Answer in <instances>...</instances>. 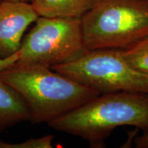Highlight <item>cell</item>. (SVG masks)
<instances>
[{"instance_id":"cell-1","label":"cell","mask_w":148,"mask_h":148,"mask_svg":"<svg viewBox=\"0 0 148 148\" xmlns=\"http://www.w3.org/2000/svg\"><path fill=\"white\" fill-rule=\"evenodd\" d=\"M55 130L79 136L92 148H103L116 127L134 126L148 132V94L101 93L47 123Z\"/></svg>"},{"instance_id":"cell-2","label":"cell","mask_w":148,"mask_h":148,"mask_svg":"<svg viewBox=\"0 0 148 148\" xmlns=\"http://www.w3.org/2000/svg\"><path fill=\"white\" fill-rule=\"evenodd\" d=\"M0 77L23 97L33 124L49 123L101 94L41 65L14 64Z\"/></svg>"},{"instance_id":"cell-3","label":"cell","mask_w":148,"mask_h":148,"mask_svg":"<svg viewBox=\"0 0 148 148\" xmlns=\"http://www.w3.org/2000/svg\"><path fill=\"white\" fill-rule=\"evenodd\" d=\"M81 25L88 50L125 49L148 38V1L96 0Z\"/></svg>"},{"instance_id":"cell-4","label":"cell","mask_w":148,"mask_h":148,"mask_svg":"<svg viewBox=\"0 0 148 148\" xmlns=\"http://www.w3.org/2000/svg\"><path fill=\"white\" fill-rule=\"evenodd\" d=\"M51 69L99 93L148 94V75L131 65L119 49H87L75 60Z\"/></svg>"},{"instance_id":"cell-5","label":"cell","mask_w":148,"mask_h":148,"mask_svg":"<svg viewBox=\"0 0 148 148\" xmlns=\"http://www.w3.org/2000/svg\"><path fill=\"white\" fill-rule=\"evenodd\" d=\"M23 38L15 65L47 67L71 62L87 50L81 18L38 16Z\"/></svg>"},{"instance_id":"cell-6","label":"cell","mask_w":148,"mask_h":148,"mask_svg":"<svg viewBox=\"0 0 148 148\" xmlns=\"http://www.w3.org/2000/svg\"><path fill=\"white\" fill-rule=\"evenodd\" d=\"M38 16L29 2L3 0L0 3V58L19 51L24 33Z\"/></svg>"},{"instance_id":"cell-7","label":"cell","mask_w":148,"mask_h":148,"mask_svg":"<svg viewBox=\"0 0 148 148\" xmlns=\"http://www.w3.org/2000/svg\"><path fill=\"white\" fill-rule=\"evenodd\" d=\"M29 119V110L23 97L0 77V132Z\"/></svg>"},{"instance_id":"cell-8","label":"cell","mask_w":148,"mask_h":148,"mask_svg":"<svg viewBox=\"0 0 148 148\" xmlns=\"http://www.w3.org/2000/svg\"><path fill=\"white\" fill-rule=\"evenodd\" d=\"M96 0H32L31 2L39 16L81 18Z\"/></svg>"},{"instance_id":"cell-9","label":"cell","mask_w":148,"mask_h":148,"mask_svg":"<svg viewBox=\"0 0 148 148\" xmlns=\"http://www.w3.org/2000/svg\"><path fill=\"white\" fill-rule=\"evenodd\" d=\"M121 51L131 65L148 75V38L121 49Z\"/></svg>"},{"instance_id":"cell-10","label":"cell","mask_w":148,"mask_h":148,"mask_svg":"<svg viewBox=\"0 0 148 148\" xmlns=\"http://www.w3.org/2000/svg\"><path fill=\"white\" fill-rule=\"evenodd\" d=\"M53 139V135L48 134L39 138H30L17 143L0 140V148H52Z\"/></svg>"},{"instance_id":"cell-11","label":"cell","mask_w":148,"mask_h":148,"mask_svg":"<svg viewBox=\"0 0 148 148\" xmlns=\"http://www.w3.org/2000/svg\"><path fill=\"white\" fill-rule=\"evenodd\" d=\"M18 59V52L5 58H0V71L13 66Z\"/></svg>"},{"instance_id":"cell-12","label":"cell","mask_w":148,"mask_h":148,"mask_svg":"<svg viewBox=\"0 0 148 148\" xmlns=\"http://www.w3.org/2000/svg\"><path fill=\"white\" fill-rule=\"evenodd\" d=\"M134 143L138 148H148V132H145L141 136H138Z\"/></svg>"},{"instance_id":"cell-13","label":"cell","mask_w":148,"mask_h":148,"mask_svg":"<svg viewBox=\"0 0 148 148\" xmlns=\"http://www.w3.org/2000/svg\"><path fill=\"white\" fill-rule=\"evenodd\" d=\"M10 1H23V2H29L31 3L32 0H10Z\"/></svg>"},{"instance_id":"cell-14","label":"cell","mask_w":148,"mask_h":148,"mask_svg":"<svg viewBox=\"0 0 148 148\" xmlns=\"http://www.w3.org/2000/svg\"><path fill=\"white\" fill-rule=\"evenodd\" d=\"M2 1H3V0H0V3H1Z\"/></svg>"},{"instance_id":"cell-15","label":"cell","mask_w":148,"mask_h":148,"mask_svg":"<svg viewBox=\"0 0 148 148\" xmlns=\"http://www.w3.org/2000/svg\"><path fill=\"white\" fill-rule=\"evenodd\" d=\"M146 1H148V0H146Z\"/></svg>"}]
</instances>
